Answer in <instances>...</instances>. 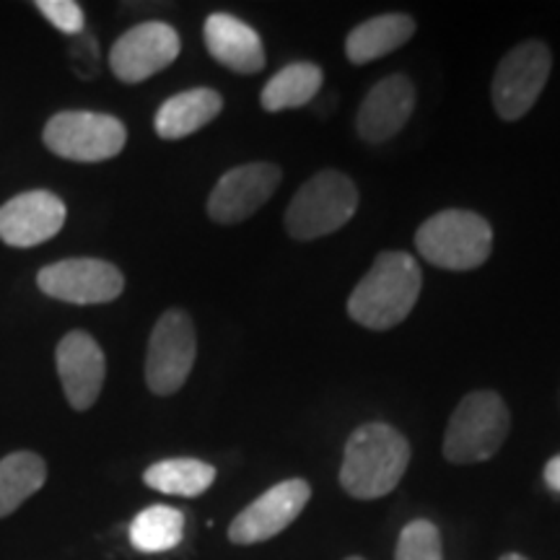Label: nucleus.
I'll use <instances>...</instances> for the list:
<instances>
[{
    "instance_id": "f257e3e1",
    "label": "nucleus",
    "mask_w": 560,
    "mask_h": 560,
    "mask_svg": "<svg viewBox=\"0 0 560 560\" xmlns=\"http://www.w3.org/2000/svg\"><path fill=\"white\" fill-rule=\"evenodd\" d=\"M423 272L408 252H382L348 299L350 319L366 330H392L416 306Z\"/></svg>"
},
{
    "instance_id": "f03ea898",
    "label": "nucleus",
    "mask_w": 560,
    "mask_h": 560,
    "mask_svg": "<svg viewBox=\"0 0 560 560\" xmlns=\"http://www.w3.org/2000/svg\"><path fill=\"white\" fill-rule=\"evenodd\" d=\"M408 465V439L387 423H366L350 433L342 454L340 486L353 499H382L400 486Z\"/></svg>"
},
{
    "instance_id": "7ed1b4c3",
    "label": "nucleus",
    "mask_w": 560,
    "mask_h": 560,
    "mask_svg": "<svg viewBox=\"0 0 560 560\" xmlns=\"http://www.w3.org/2000/svg\"><path fill=\"white\" fill-rule=\"evenodd\" d=\"M511 431V412L493 389L470 392L454 408L444 433V457L454 465L486 462L501 450Z\"/></svg>"
},
{
    "instance_id": "20e7f679",
    "label": "nucleus",
    "mask_w": 560,
    "mask_h": 560,
    "mask_svg": "<svg viewBox=\"0 0 560 560\" xmlns=\"http://www.w3.org/2000/svg\"><path fill=\"white\" fill-rule=\"evenodd\" d=\"M359 210V190L348 174L325 170L301 185L285 208V231L291 240L312 242L335 234Z\"/></svg>"
},
{
    "instance_id": "39448f33",
    "label": "nucleus",
    "mask_w": 560,
    "mask_h": 560,
    "mask_svg": "<svg viewBox=\"0 0 560 560\" xmlns=\"http://www.w3.org/2000/svg\"><path fill=\"white\" fill-rule=\"evenodd\" d=\"M416 247L423 260L444 270H475L490 257L493 229L472 210H441L420 223Z\"/></svg>"
},
{
    "instance_id": "423d86ee",
    "label": "nucleus",
    "mask_w": 560,
    "mask_h": 560,
    "mask_svg": "<svg viewBox=\"0 0 560 560\" xmlns=\"http://www.w3.org/2000/svg\"><path fill=\"white\" fill-rule=\"evenodd\" d=\"M552 52L540 39H527L503 55L493 75V107L503 122L522 120L540 100L550 79Z\"/></svg>"
},
{
    "instance_id": "0eeeda50",
    "label": "nucleus",
    "mask_w": 560,
    "mask_h": 560,
    "mask_svg": "<svg viewBox=\"0 0 560 560\" xmlns=\"http://www.w3.org/2000/svg\"><path fill=\"white\" fill-rule=\"evenodd\" d=\"M45 145L55 156L81 164L115 159L128 143V130L102 112H60L45 128Z\"/></svg>"
},
{
    "instance_id": "6e6552de",
    "label": "nucleus",
    "mask_w": 560,
    "mask_h": 560,
    "mask_svg": "<svg viewBox=\"0 0 560 560\" xmlns=\"http://www.w3.org/2000/svg\"><path fill=\"white\" fill-rule=\"evenodd\" d=\"M198 340L190 314L182 310L164 312L153 327L145 355V384L153 395L170 397L182 389L195 366Z\"/></svg>"
},
{
    "instance_id": "1a4fd4ad",
    "label": "nucleus",
    "mask_w": 560,
    "mask_h": 560,
    "mask_svg": "<svg viewBox=\"0 0 560 560\" xmlns=\"http://www.w3.org/2000/svg\"><path fill=\"white\" fill-rule=\"evenodd\" d=\"M179 34L164 21L132 26L112 45L109 68L122 83H140L172 66L179 55Z\"/></svg>"
},
{
    "instance_id": "9d476101",
    "label": "nucleus",
    "mask_w": 560,
    "mask_h": 560,
    "mask_svg": "<svg viewBox=\"0 0 560 560\" xmlns=\"http://www.w3.org/2000/svg\"><path fill=\"white\" fill-rule=\"evenodd\" d=\"M39 289L68 304H107L125 291L122 272L112 262L94 257H75L39 270Z\"/></svg>"
},
{
    "instance_id": "9b49d317",
    "label": "nucleus",
    "mask_w": 560,
    "mask_h": 560,
    "mask_svg": "<svg viewBox=\"0 0 560 560\" xmlns=\"http://www.w3.org/2000/svg\"><path fill=\"white\" fill-rule=\"evenodd\" d=\"M310 499L312 488L306 480L293 478L278 482L231 522L229 540L234 545H257L270 540L299 520Z\"/></svg>"
},
{
    "instance_id": "f8f14e48",
    "label": "nucleus",
    "mask_w": 560,
    "mask_h": 560,
    "mask_svg": "<svg viewBox=\"0 0 560 560\" xmlns=\"http://www.w3.org/2000/svg\"><path fill=\"white\" fill-rule=\"evenodd\" d=\"M280 177H283L280 166L268 164V161H255V164L229 170L210 192L208 215L223 226L242 223L272 198Z\"/></svg>"
},
{
    "instance_id": "ddd939ff",
    "label": "nucleus",
    "mask_w": 560,
    "mask_h": 560,
    "mask_svg": "<svg viewBox=\"0 0 560 560\" xmlns=\"http://www.w3.org/2000/svg\"><path fill=\"white\" fill-rule=\"evenodd\" d=\"M68 208L55 192H21L0 208V240L11 247H37L66 226Z\"/></svg>"
},
{
    "instance_id": "4468645a",
    "label": "nucleus",
    "mask_w": 560,
    "mask_h": 560,
    "mask_svg": "<svg viewBox=\"0 0 560 560\" xmlns=\"http://www.w3.org/2000/svg\"><path fill=\"white\" fill-rule=\"evenodd\" d=\"M55 363H58V374L68 402L75 410H89L100 397L104 376H107V361H104L100 342L83 330L68 332L58 342Z\"/></svg>"
},
{
    "instance_id": "2eb2a0df",
    "label": "nucleus",
    "mask_w": 560,
    "mask_h": 560,
    "mask_svg": "<svg viewBox=\"0 0 560 560\" xmlns=\"http://www.w3.org/2000/svg\"><path fill=\"white\" fill-rule=\"evenodd\" d=\"M412 109H416V86L408 75H387L369 91L363 100L355 130L371 145L395 138L408 125Z\"/></svg>"
},
{
    "instance_id": "dca6fc26",
    "label": "nucleus",
    "mask_w": 560,
    "mask_h": 560,
    "mask_svg": "<svg viewBox=\"0 0 560 560\" xmlns=\"http://www.w3.org/2000/svg\"><path fill=\"white\" fill-rule=\"evenodd\" d=\"M206 47L221 66L236 73H260L265 47L260 34L231 13H210L206 19Z\"/></svg>"
},
{
    "instance_id": "f3484780",
    "label": "nucleus",
    "mask_w": 560,
    "mask_h": 560,
    "mask_svg": "<svg viewBox=\"0 0 560 560\" xmlns=\"http://www.w3.org/2000/svg\"><path fill=\"white\" fill-rule=\"evenodd\" d=\"M223 109V100L219 91L213 89H190L182 91V94L172 96L161 104L156 112V128L159 138L164 140H179L192 136L200 128H206L208 122H213Z\"/></svg>"
},
{
    "instance_id": "a211bd4d",
    "label": "nucleus",
    "mask_w": 560,
    "mask_h": 560,
    "mask_svg": "<svg viewBox=\"0 0 560 560\" xmlns=\"http://www.w3.org/2000/svg\"><path fill=\"white\" fill-rule=\"evenodd\" d=\"M416 34V19L408 13H382L355 26L346 39V55L353 66H366L395 52Z\"/></svg>"
},
{
    "instance_id": "6ab92c4d",
    "label": "nucleus",
    "mask_w": 560,
    "mask_h": 560,
    "mask_svg": "<svg viewBox=\"0 0 560 560\" xmlns=\"http://www.w3.org/2000/svg\"><path fill=\"white\" fill-rule=\"evenodd\" d=\"M322 89V68L314 62H291L265 83L260 104L265 112L296 109L310 104Z\"/></svg>"
},
{
    "instance_id": "aec40b11",
    "label": "nucleus",
    "mask_w": 560,
    "mask_h": 560,
    "mask_svg": "<svg viewBox=\"0 0 560 560\" xmlns=\"http://www.w3.org/2000/svg\"><path fill=\"white\" fill-rule=\"evenodd\" d=\"M215 467L208 462L179 457V459H164L151 465L143 472V482L159 493L166 495H182V499H195L202 495L213 486Z\"/></svg>"
},
{
    "instance_id": "412c9836",
    "label": "nucleus",
    "mask_w": 560,
    "mask_h": 560,
    "mask_svg": "<svg viewBox=\"0 0 560 560\" xmlns=\"http://www.w3.org/2000/svg\"><path fill=\"white\" fill-rule=\"evenodd\" d=\"M47 465L34 452H13L0 459V520L16 511L45 486Z\"/></svg>"
},
{
    "instance_id": "4be33fe9",
    "label": "nucleus",
    "mask_w": 560,
    "mask_h": 560,
    "mask_svg": "<svg viewBox=\"0 0 560 560\" xmlns=\"http://www.w3.org/2000/svg\"><path fill=\"white\" fill-rule=\"evenodd\" d=\"M185 537V514L172 506H149L130 522V545L140 552L174 550Z\"/></svg>"
},
{
    "instance_id": "5701e85b",
    "label": "nucleus",
    "mask_w": 560,
    "mask_h": 560,
    "mask_svg": "<svg viewBox=\"0 0 560 560\" xmlns=\"http://www.w3.org/2000/svg\"><path fill=\"white\" fill-rule=\"evenodd\" d=\"M395 560H444L436 524L429 520L410 522L408 527L400 532Z\"/></svg>"
},
{
    "instance_id": "b1692460",
    "label": "nucleus",
    "mask_w": 560,
    "mask_h": 560,
    "mask_svg": "<svg viewBox=\"0 0 560 560\" xmlns=\"http://www.w3.org/2000/svg\"><path fill=\"white\" fill-rule=\"evenodd\" d=\"M37 9L42 16H45L55 30L66 34H79L86 24V16H83V9L75 0H39Z\"/></svg>"
},
{
    "instance_id": "393cba45",
    "label": "nucleus",
    "mask_w": 560,
    "mask_h": 560,
    "mask_svg": "<svg viewBox=\"0 0 560 560\" xmlns=\"http://www.w3.org/2000/svg\"><path fill=\"white\" fill-rule=\"evenodd\" d=\"M545 482H548V488L556 490V493H560V454L558 457H552L548 465H545Z\"/></svg>"
},
{
    "instance_id": "a878e982",
    "label": "nucleus",
    "mask_w": 560,
    "mask_h": 560,
    "mask_svg": "<svg viewBox=\"0 0 560 560\" xmlns=\"http://www.w3.org/2000/svg\"><path fill=\"white\" fill-rule=\"evenodd\" d=\"M501 560H529V558H524V556H520V552H506V556H503Z\"/></svg>"
},
{
    "instance_id": "bb28decb",
    "label": "nucleus",
    "mask_w": 560,
    "mask_h": 560,
    "mask_svg": "<svg viewBox=\"0 0 560 560\" xmlns=\"http://www.w3.org/2000/svg\"><path fill=\"white\" fill-rule=\"evenodd\" d=\"M346 560H363V558H346Z\"/></svg>"
}]
</instances>
